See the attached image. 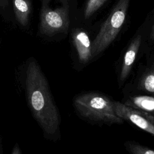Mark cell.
I'll list each match as a JSON object with an SVG mask.
<instances>
[{
	"instance_id": "5",
	"label": "cell",
	"mask_w": 154,
	"mask_h": 154,
	"mask_svg": "<svg viewBox=\"0 0 154 154\" xmlns=\"http://www.w3.org/2000/svg\"><path fill=\"white\" fill-rule=\"evenodd\" d=\"M113 105L116 113L120 118L131 122L140 129L154 135V125L150 120V114L119 102H113Z\"/></svg>"
},
{
	"instance_id": "1",
	"label": "cell",
	"mask_w": 154,
	"mask_h": 154,
	"mask_svg": "<svg viewBox=\"0 0 154 154\" xmlns=\"http://www.w3.org/2000/svg\"><path fill=\"white\" fill-rule=\"evenodd\" d=\"M25 87L28 105L43 132L49 135L56 134L60 125L59 113L46 79L34 60L27 65Z\"/></svg>"
},
{
	"instance_id": "6",
	"label": "cell",
	"mask_w": 154,
	"mask_h": 154,
	"mask_svg": "<svg viewBox=\"0 0 154 154\" xmlns=\"http://www.w3.org/2000/svg\"><path fill=\"white\" fill-rule=\"evenodd\" d=\"M72 37L79 60L84 63L88 62L91 57V44L87 34L78 29L73 34Z\"/></svg>"
},
{
	"instance_id": "10",
	"label": "cell",
	"mask_w": 154,
	"mask_h": 154,
	"mask_svg": "<svg viewBox=\"0 0 154 154\" xmlns=\"http://www.w3.org/2000/svg\"><path fill=\"white\" fill-rule=\"evenodd\" d=\"M138 88L154 95V62L152 67L140 79Z\"/></svg>"
},
{
	"instance_id": "2",
	"label": "cell",
	"mask_w": 154,
	"mask_h": 154,
	"mask_svg": "<svg viewBox=\"0 0 154 154\" xmlns=\"http://www.w3.org/2000/svg\"><path fill=\"white\" fill-rule=\"evenodd\" d=\"M78 112L84 117L106 123H123L124 120L116 113L113 102L106 96L95 92L76 96L73 101Z\"/></svg>"
},
{
	"instance_id": "3",
	"label": "cell",
	"mask_w": 154,
	"mask_h": 154,
	"mask_svg": "<svg viewBox=\"0 0 154 154\" xmlns=\"http://www.w3.org/2000/svg\"><path fill=\"white\" fill-rule=\"evenodd\" d=\"M129 0H119L91 44V57L103 51L115 39L125 20Z\"/></svg>"
},
{
	"instance_id": "11",
	"label": "cell",
	"mask_w": 154,
	"mask_h": 154,
	"mask_svg": "<svg viewBox=\"0 0 154 154\" xmlns=\"http://www.w3.org/2000/svg\"><path fill=\"white\" fill-rule=\"evenodd\" d=\"M125 145L131 154H154L153 150L137 143L126 142Z\"/></svg>"
},
{
	"instance_id": "14",
	"label": "cell",
	"mask_w": 154,
	"mask_h": 154,
	"mask_svg": "<svg viewBox=\"0 0 154 154\" xmlns=\"http://www.w3.org/2000/svg\"><path fill=\"white\" fill-rule=\"evenodd\" d=\"M8 4V0H0V7L2 8L6 7Z\"/></svg>"
},
{
	"instance_id": "8",
	"label": "cell",
	"mask_w": 154,
	"mask_h": 154,
	"mask_svg": "<svg viewBox=\"0 0 154 154\" xmlns=\"http://www.w3.org/2000/svg\"><path fill=\"white\" fill-rule=\"evenodd\" d=\"M14 15L17 21L22 26L28 25L31 12V4L29 0H13Z\"/></svg>"
},
{
	"instance_id": "7",
	"label": "cell",
	"mask_w": 154,
	"mask_h": 154,
	"mask_svg": "<svg viewBox=\"0 0 154 154\" xmlns=\"http://www.w3.org/2000/svg\"><path fill=\"white\" fill-rule=\"evenodd\" d=\"M141 36L140 35L137 36L132 41L125 54L120 75V79L122 82L126 79L131 72L141 44Z\"/></svg>"
},
{
	"instance_id": "9",
	"label": "cell",
	"mask_w": 154,
	"mask_h": 154,
	"mask_svg": "<svg viewBox=\"0 0 154 154\" xmlns=\"http://www.w3.org/2000/svg\"><path fill=\"white\" fill-rule=\"evenodd\" d=\"M126 105L138 108L145 112L154 111V97L149 96H140L131 98Z\"/></svg>"
},
{
	"instance_id": "12",
	"label": "cell",
	"mask_w": 154,
	"mask_h": 154,
	"mask_svg": "<svg viewBox=\"0 0 154 154\" xmlns=\"http://www.w3.org/2000/svg\"><path fill=\"white\" fill-rule=\"evenodd\" d=\"M106 0H88L85 11V19H88L91 17L99 8L105 2Z\"/></svg>"
},
{
	"instance_id": "15",
	"label": "cell",
	"mask_w": 154,
	"mask_h": 154,
	"mask_svg": "<svg viewBox=\"0 0 154 154\" xmlns=\"http://www.w3.org/2000/svg\"><path fill=\"white\" fill-rule=\"evenodd\" d=\"M150 120L152 122V123H153V125H154V115L150 114Z\"/></svg>"
},
{
	"instance_id": "13",
	"label": "cell",
	"mask_w": 154,
	"mask_h": 154,
	"mask_svg": "<svg viewBox=\"0 0 154 154\" xmlns=\"http://www.w3.org/2000/svg\"><path fill=\"white\" fill-rule=\"evenodd\" d=\"M11 154H21V152H20V148L19 147V146L17 145V144H16L14 146V148L13 149Z\"/></svg>"
},
{
	"instance_id": "4",
	"label": "cell",
	"mask_w": 154,
	"mask_h": 154,
	"mask_svg": "<svg viewBox=\"0 0 154 154\" xmlns=\"http://www.w3.org/2000/svg\"><path fill=\"white\" fill-rule=\"evenodd\" d=\"M68 11L66 7L52 8L48 0H43L40 15L39 29L40 32L47 35L66 31L69 26Z\"/></svg>"
},
{
	"instance_id": "16",
	"label": "cell",
	"mask_w": 154,
	"mask_h": 154,
	"mask_svg": "<svg viewBox=\"0 0 154 154\" xmlns=\"http://www.w3.org/2000/svg\"><path fill=\"white\" fill-rule=\"evenodd\" d=\"M0 154H2V148H1V143H0Z\"/></svg>"
}]
</instances>
